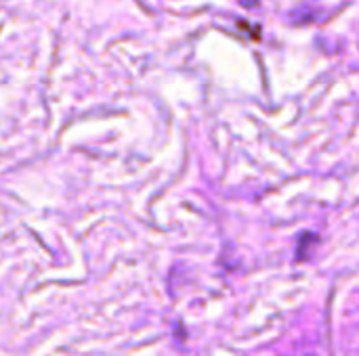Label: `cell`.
I'll use <instances>...</instances> for the list:
<instances>
[{"mask_svg": "<svg viewBox=\"0 0 359 356\" xmlns=\"http://www.w3.org/2000/svg\"><path fill=\"white\" fill-rule=\"evenodd\" d=\"M318 241V235H303L301 237V241H299V260H303L305 258V254H307V245L309 243H316Z\"/></svg>", "mask_w": 359, "mask_h": 356, "instance_id": "6da1fadb", "label": "cell"}]
</instances>
